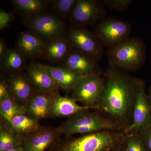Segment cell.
<instances>
[{"label": "cell", "instance_id": "obj_1", "mask_svg": "<svg viewBox=\"0 0 151 151\" xmlns=\"http://www.w3.org/2000/svg\"><path fill=\"white\" fill-rule=\"evenodd\" d=\"M103 78L104 87L96 110L102 112L125 130L132 123L140 79L109 66L104 72Z\"/></svg>", "mask_w": 151, "mask_h": 151}, {"label": "cell", "instance_id": "obj_2", "mask_svg": "<svg viewBox=\"0 0 151 151\" xmlns=\"http://www.w3.org/2000/svg\"><path fill=\"white\" fill-rule=\"evenodd\" d=\"M128 134L124 131L104 130L60 140L50 151H120L125 147Z\"/></svg>", "mask_w": 151, "mask_h": 151}, {"label": "cell", "instance_id": "obj_3", "mask_svg": "<svg viewBox=\"0 0 151 151\" xmlns=\"http://www.w3.org/2000/svg\"><path fill=\"white\" fill-rule=\"evenodd\" d=\"M106 56L109 66L128 73L137 71L145 63L147 46L142 39L130 37L116 46L108 48Z\"/></svg>", "mask_w": 151, "mask_h": 151}, {"label": "cell", "instance_id": "obj_4", "mask_svg": "<svg viewBox=\"0 0 151 151\" xmlns=\"http://www.w3.org/2000/svg\"><path fill=\"white\" fill-rule=\"evenodd\" d=\"M61 135L66 138L76 134L85 135L104 130L124 131L119 124L97 112L89 110L79 111L68 118L58 127Z\"/></svg>", "mask_w": 151, "mask_h": 151}, {"label": "cell", "instance_id": "obj_5", "mask_svg": "<svg viewBox=\"0 0 151 151\" xmlns=\"http://www.w3.org/2000/svg\"><path fill=\"white\" fill-rule=\"evenodd\" d=\"M25 22L30 33L47 43L64 37L68 28L66 24L59 18L45 13L25 19Z\"/></svg>", "mask_w": 151, "mask_h": 151}, {"label": "cell", "instance_id": "obj_6", "mask_svg": "<svg viewBox=\"0 0 151 151\" xmlns=\"http://www.w3.org/2000/svg\"><path fill=\"white\" fill-rule=\"evenodd\" d=\"M132 26L117 18H106L96 25L94 33L103 47L111 48L130 38Z\"/></svg>", "mask_w": 151, "mask_h": 151}, {"label": "cell", "instance_id": "obj_7", "mask_svg": "<svg viewBox=\"0 0 151 151\" xmlns=\"http://www.w3.org/2000/svg\"><path fill=\"white\" fill-rule=\"evenodd\" d=\"M66 35L73 49L88 55L97 62L103 59L105 55L104 47L94 32L86 27L70 25Z\"/></svg>", "mask_w": 151, "mask_h": 151}, {"label": "cell", "instance_id": "obj_8", "mask_svg": "<svg viewBox=\"0 0 151 151\" xmlns=\"http://www.w3.org/2000/svg\"><path fill=\"white\" fill-rule=\"evenodd\" d=\"M104 84V78L99 73L81 76L70 91L71 97L83 106L97 110Z\"/></svg>", "mask_w": 151, "mask_h": 151}, {"label": "cell", "instance_id": "obj_9", "mask_svg": "<svg viewBox=\"0 0 151 151\" xmlns=\"http://www.w3.org/2000/svg\"><path fill=\"white\" fill-rule=\"evenodd\" d=\"M104 5L99 0H77L69 18L71 25L84 27L97 25L106 18Z\"/></svg>", "mask_w": 151, "mask_h": 151}, {"label": "cell", "instance_id": "obj_10", "mask_svg": "<svg viewBox=\"0 0 151 151\" xmlns=\"http://www.w3.org/2000/svg\"><path fill=\"white\" fill-rule=\"evenodd\" d=\"M151 125V113L146 85L140 79L133 109L132 122L124 130L127 134H139Z\"/></svg>", "mask_w": 151, "mask_h": 151}, {"label": "cell", "instance_id": "obj_11", "mask_svg": "<svg viewBox=\"0 0 151 151\" xmlns=\"http://www.w3.org/2000/svg\"><path fill=\"white\" fill-rule=\"evenodd\" d=\"M58 128L40 127L36 131L24 135L23 151H50L60 140Z\"/></svg>", "mask_w": 151, "mask_h": 151}, {"label": "cell", "instance_id": "obj_12", "mask_svg": "<svg viewBox=\"0 0 151 151\" xmlns=\"http://www.w3.org/2000/svg\"><path fill=\"white\" fill-rule=\"evenodd\" d=\"M27 76L35 91L52 96L59 94V86L47 70L45 65L39 63H32L28 68Z\"/></svg>", "mask_w": 151, "mask_h": 151}, {"label": "cell", "instance_id": "obj_13", "mask_svg": "<svg viewBox=\"0 0 151 151\" xmlns=\"http://www.w3.org/2000/svg\"><path fill=\"white\" fill-rule=\"evenodd\" d=\"M63 61L64 67L80 76L99 73L97 72L98 62L92 58L73 49Z\"/></svg>", "mask_w": 151, "mask_h": 151}, {"label": "cell", "instance_id": "obj_14", "mask_svg": "<svg viewBox=\"0 0 151 151\" xmlns=\"http://www.w3.org/2000/svg\"><path fill=\"white\" fill-rule=\"evenodd\" d=\"M11 95L19 104L24 106L35 90L27 76L19 72L10 73L7 80Z\"/></svg>", "mask_w": 151, "mask_h": 151}, {"label": "cell", "instance_id": "obj_15", "mask_svg": "<svg viewBox=\"0 0 151 151\" xmlns=\"http://www.w3.org/2000/svg\"><path fill=\"white\" fill-rule=\"evenodd\" d=\"M54 96L35 91L24 106L26 115L38 121L49 117Z\"/></svg>", "mask_w": 151, "mask_h": 151}, {"label": "cell", "instance_id": "obj_16", "mask_svg": "<svg viewBox=\"0 0 151 151\" xmlns=\"http://www.w3.org/2000/svg\"><path fill=\"white\" fill-rule=\"evenodd\" d=\"M92 108L78 105L72 97L58 94L52 98L50 116L53 118L70 117L79 111Z\"/></svg>", "mask_w": 151, "mask_h": 151}, {"label": "cell", "instance_id": "obj_17", "mask_svg": "<svg viewBox=\"0 0 151 151\" xmlns=\"http://www.w3.org/2000/svg\"><path fill=\"white\" fill-rule=\"evenodd\" d=\"M18 48L24 55L29 58L45 53L47 43L30 32H22L17 40Z\"/></svg>", "mask_w": 151, "mask_h": 151}, {"label": "cell", "instance_id": "obj_18", "mask_svg": "<svg viewBox=\"0 0 151 151\" xmlns=\"http://www.w3.org/2000/svg\"><path fill=\"white\" fill-rule=\"evenodd\" d=\"M24 135L19 134L8 122L1 119L0 151L14 150L22 147Z\"/></svg>", "mask_w": 151, "mask_h": 151}, {"label": "cell", "instance_id": "obj_19", "mask_svg": "<svg viewBox=\"0 0 151 151\" xmlns=\"http://www.w3.org/2000/svg\"><path fill=\"white\" fill-rule=\"evenodd\" d=\"M45 67L58 86L66 91L70 92L81 77L64 66L45 65Z\"/></svg>", "mask_w": 151, "mask_h": 151}, {"label": "cell", "instance_id": "obj_20", "mask_svg": "<svg viewBox=\"0 0 151 151\" xmlns=\"http://www.w3.org/2000/svg\"><path fill=\"white\" fill-rule=\"evenodd\" d=\"M11 2L16 11L27 19L45 13L50 2L44 0H13Z\"/></svg>", "mask_w": 151, "mask_h": 151}, {"label": "cell", "instance_id": "obj_21", "mask_svg": "<svg viewBox=\"0 0 151 151\" xmlns=\"http://www.w3.org/2000/svg\"><path fill=\"white\" fill-rule=\"evenodd\" d=\"M72 50L67 38H59L47 43L45 54L52 62H58L63 60Z\"/></svg>", "mask_w": 151, "mask_h": 151}, {"label": "cell", "instance_id": "obj_22", "mask_svg": "<svg viewBox=\"0 0 151 151\" xmlns=\"http://www.w3.org/2000/svg\"><path fill=\"white\" fill-rule=\"evenodd\" d=\"M9 123L14 129L23 135L35 132L40 127L39 121L26 114L15 116Z\"/></svg>", "mask_w": 151, "mask_h": 151}, {"label": "cell", "instance_id": "obj_23", "mask_svg": "<svg viewBox=\"0 0 151 151\" xmlns=\"http://www.w3.org/2000/svg\"><path fill=\"white\" fill-rule=\"evenodd\" d=\"M1 119L7 122L15 116L26 114L24 107L19 104L12 97L0 101Z\"/></svg>", "mask_w": 151, "mask_h": 151}, {"label": "cell", "instance_id": "obj_24", "mask_svg": "<svg viewBox=\"0 0 151 151\" xmlns=\"http://www.w3.org/2000/svg\"><path fill=\"white\" fill-rule=\"evenodd\" d=\"M24 64V55L18 49L8 50L2 62L3 69L11 73L18 72Z\"/></svg>", "mask_w": 151, "mask_h": 151}, {"label": "cell", "instance_id": "obj_25", "mask_svg": "<svg viewBox=\"0 0 151 151\" xmlns=\"http://www.w3.org/2000/svg\"><path fill=\"white\" fill-rule=\"evenodd\" d=\"M77 0H56L51 2V8L58 14L69 18Z\"/></svg>", "mask_w": 151, "mask_h": 151}, {"label": "cell", "instance_id": "obj_26", "mask_svg": "<svg viewBox=\"0 0 151 151\" xmlns=\"http://www.w3.org/2000/svg\"><path fill=\"white\" fill-rule=\"evenodd\" d=\"M124 149L125 151H146L139 135L137 134H128Z\"/></svg>", "mask_w": 151, "mask_h": 151}, {"label": "cell", "instance_id": "obj_27", "mask_svg": "<svg viewBox=\"0 0 151 151\" xmlns=\"http://www.w3.org/2000/svg\"><path fill=\"white\" fill-rule=\"evenodd\" d=\"M104 4L109 8L118 12L126 10L134 2L133 0H104Z\"/></svg>", "mask_w": 151, "mask_h": 151}, {"label": "cell", "instance_id": "obj_28", "mask_svg": "<svg viewBox=\"0 0 151 151\" xmlns=\"http://www.w3.org/2000/svg\"><path fill=\"white\" fill-rule=\"evenodd\" d=\"M138 134L146 151H151V125Z\"/></svg>", "mask_w": 151, "mask_h": 151}, {"label": "cell", "instance_id": "obj_29", "mask_svg": "<svg viewBox=\"0 0 151 151\" xmlns=\"http://www.w3.org/2000/svg\"><path fill=\"white\" fill-rule=\"evenodd\" d=\"M12 14L1 10L0 11V29L1 30L6 28L14 19Z\"/></svg>", "mask_w": 151, "mask_h": 151}, {"label": "cell", "instance_id": "obj_30", "mask_svg": "<svg viewBox=\"0 0 151 151\" xmlns=\"http://www.w3.org/2000/svg\"><path fill=\"white\" fill-rule=\"evenodd\" d=\"M10 97H12L11 95L7 81L1 78L0 81V101Z\"/></svg>", "mask_w": 151, "mask_h": 151}, {"label": "cell", "instance_id": "obj_31", "mask_svg": "<svg viewBox=\"0 0 151 151\" xmlns=\"http://www.w3.org/2000/svg\"><path fill=\"white\" fill-rule=\"evenodd\" d=\"M9 49H8L5 40L3 38L0 39V62H2Z\"/></svg>", "mask_w": 151, "mask_h": 151}, {"label": "cell", "instance_id": "obj_32", "mask_svg": "<svg viewBox=\"0 0 151 151\" xmlns=\"http://www.w3.org/2000/svg\"><path fill=\"white\" fill-rule=\"evenodd\" d=\"M147 94L148 97L149 105H150V109L151 113V86L149 87L148 93Z\"/></svg>", "mask_w": 151, "mask_h": 151}, {"label": "cell", "instance_id": "obj_33", "mask_svg": "<svg viewBox=\"0 0 151 151\" xmlns=\"http://www.w3.org/2000/svg\"><path fill=\"white\" fill-rule=\"evenodd\" d=\"M6 151H23L22 148V147L14 149V150H7Z\"/></svg>", "mask_w": 151, "mask_h": 151}, {"label": "cell", "instance_id": "obj_34", "mask_svg": "<svg viewBox=\"0 0 151 151\" xmlns=\"http://www.w3.org/2000/svg\"><path fill=\"white\" fill-rule=\"evenodd\" d=\"M123 151H125V149H124V150H123Z\"/></svg>", "mask_w": 151, "mask_h": 151}]
</instances>
